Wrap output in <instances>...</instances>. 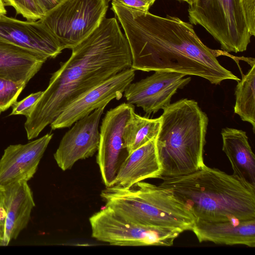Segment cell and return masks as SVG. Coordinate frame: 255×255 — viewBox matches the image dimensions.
Wrapping results in <instances>:
<instances>
[{"instance_id":"6da1fadb","label":"cell","mask_w":255,"mask_h":255,"mask_svg":"<svg viewBox=\"0 0 255 255\" xmlns=\"http://www.w3.org/2000/svg\"><path fill=\"white\" fill-rule=\"evenodd\" d=\"M111 9L121 23L131 55V68L165 71L204 78L220 85L240 79L220 64L218 53L205 45L193 25L176 16H160L113 1Z\"/></svg>"},{"instance_id":"7a4b0ae2","label":"cell","mask_w":255,"mask_h":255,"mask_svg":"<svg viewBox=\"0 0 255 255\" xmlns=\"http://www.w3.org/2000/svg\"><path fill=\"white\" fill-rule=\"evenodd\" d=\"M128 41L116 18L104 17L99 26L72 49L60 63L24 124L27 139L37 137L71 102L107 79L130 68Z\"/></svg>"},{"instance_id":"3957f363","label":"cell","mask_w":255,"mask_h":255,"mask_svg":"<svg viewBox=\"0 0 255 255\" xmlns=\"http://www.w3.org/2000/svg\"><path fill=\"white\" fill-rule=\"evenodd\" d=\"M169 190L196 219L220 222L255 220V186L206 165L190 174L161 176Z\"/></svg>"},{"instance_id":"277c9868","label":"cell","mask_w":255,"mask_h":255,"mask_svg":"<svg viewBox=\"0 0 255 255\" xmlns=\"http://www.w3.org/2000/svg\"><path fill=\"white\" fill-rule=\"evenodd\" d=\"M155 138L162 176L175 177L202 168L208 118L193 100L183 99L163 110Z\"/></svg>"},{"instance_id":"5b68a950","label":"cell","mask_w":255,"mask_h":255,"mask_svg":"<svg viewBox=\"0 0 255 255\" xmlns=\"http://www.w3.org/2000/svg\"><path fill=\"white\" fill-rule=\"evenodd\" d=\"M101 197L120 216L147 226L191 230L195 218L168 189L140 181L128 188L106 187Z\"/></svg>"},{"instance_id":"8992f818","label":"cell","mask_w":255,"mask_h":255,"mask_svg":"<svg viewBox=\"0 0 255 255\" xmlns=\"http://www.w3.org/2000/svg\"><path fill=\"white\" fill-rule=\"evenodd\" d=\"M189 22L202 26L226 52L245 51L250 34L240 0H192Z\"/></svg>"},{"instance_id":"52a82bcc","label":"cell","mask_w":255,"mask_h":255,"mask_svg":"<svg viewBox=\"0 0 255 255\" xmlns=\"http://www.w3.org/2000/svg\"><path fill=\"white\" fill-rule=\"evenodd\" d=\"M108 8L106 0H61L40 20L63 50L72 49L99 26Z\"/></svg>"},{"instance_id":"ba28073f","label":"cell","mask_w":255,"mask_h":255,"mask_svg":"<svg viewBox=\"0 0 255 255\" xmlns=\"http://www.w3.org/2000/svg\"><path fill=\"white\" fill-rule=\"evenodd\" d=\"M92 237L120 246H171L183 232L178 229L139 224L120 216L108 206L90 218Z\"/></svg>"},{"instance_id":"9c48e42d","label":"cell","mask_w":255,"mask_h":255,"mask_svg":"<svg viewBox=\"0 0 255 255\" xmlns=\"http://www.w3.org/2000/svg\"><path fill=\"white\" fill-rule=\"evenodd\" d=\"M134 111V105L124 103L107 111L102 120L96 161L106 187L112 186L121 161L128 155L123 133L125 126Z\"/></svg>"},{"instance_id":"30bf717a","label":"cell","mask_w":255,"mask_h":255,"mask_svg":"<svg viewBox=\"0 0 255 255\" xmlns=\"http://www.w3.org/2000/svg\"><path fill=\"white\" fill-rule=\"evenodd\" d=\"M135 70H123L87 91L68 105L50 124L52 130L70 127L92 111L105 108L113 99L120 100L133 80Z\"/></svg>"},{"instance_id":"8fae6325","label":"cell","mask_w":255,"mask_h":255,"mask_svg":"<svg viewBox=\"0 0 255 255\" xmlns=\"http://www.w3.org/2000/svg\"><path fill=\"white\" fill-rule=\"evenodd\" d=\"M186 75L172 72L154 71L149 76L129 84L124 92L127 103L140 107L147 114H155L170 104L172 96L191 81Z\"/></svg>"},{"instance_id":"7c38bea8","label":"cell","mask_w":255,"mask_h":255,"mask_svg":"<svg viewBox=\"0 0 255 255\" xmlns=\"http://www.w3.org/2000/svg\"><path fill=\"white\" fill-rule=\"evenodd\" d=\"M104 109H97L79 120L65 133L53 155L62 170L71 169L77 161L91 157L98 151L99 125Z\"/></svg>"},{"instance_id":"4fadbf2b","label":"cell","mask_w":255,"mask_h":255,"mask_svg":"<svg viewBox=\"0 0 255 255\" xmlns=\"http://www.w3.org/2000/svg\"><path fill=\"white\" fill-rule=\"evenodd\" d=\"M0 37L47 59L55 58L63 50L59 41L40 19L22 21L0 15Z\"/></svg>"},{"instance_id":"5bb4252c","label":"cell","mask_w":255,"mask_h":255,"mask_svg":"<svg viewBox=\"0 0 255 255\" xmlns=\"http://www.w3.org/2000/svg\"><path fill=\"white\" fill-rule=\"evenodd\" d=\"M53 135L48 133L26 144L7 146L0 159V184L5 186L30 180Z\"/></svg>"},{"instance_id":"9a60e30c","label":"cell","mask_w":255,"mask_h":255,"mask_svg":"<svg viewBox=\"0 0 255 255\" xmlns=\"http://www.w3.org/2000/svg\"><path fill=\"white\" fill-rule=\"evenodd\" d=\"M3 186L6 212L3 244L7 246L27 227L35 203L27 182L18 181Z\"/></svg>"},{"instance_id":"2e32d148","label":"cell","mask_w":255,"mask_h":255,"mask_svg":"<svg viewBox=\"0 0 255 255\" xmlns=\"http://www.w3.org/2000/svg\"><path fill=\"white\" fill-rule=\"evenodd\" d=\"M191 231L200 243L255 247V220L211 222L196 219Z\"/></svg>"},{"instance_id":"e0dca14e","label":"cell","mask_w":255,"mask_h":255,"mask_svg":"<svg viewBox=\"0 0 255 255\" xmlns=\"http://www.w3.org/2000/svg\"><path fill=\"white\" fill-rule=\"evenodd\" d=\"M155 139L128 155L121 163L112 186L128 188L147 178H161L162 167L157 157Z\"/></svg>"},{"instance_id":"ac0fdd59","label":"cell","mask_w":255,"mask_h":255,"mask_svg":"<svg viewBox=\"0 0 255 255\" xmlns=\"http://www.w3.org/2000/svg\"><path fill=\"white\" fill-rule=\"evenodd\" d=\"M47 60L0 37V78L27 84Z\"/></svg>"},{"instance_id":"d6986e66","label":"cell","mask_w":255,"mask_h":255,"mask_svg":"<svg viewBox=\"0 0 255 255\" xmlns=\"http://www.w3.org/2000/svg\"><path fill=\"white\" fill-rule=\"evenodd\" d=\"M221 133L222 150L231 164L233 174L255 186V154L246 132L241 129L225 128Z\"/></svg>"},{"instance_id":"ffe728a7","label":"cell","mask_w":255,"mask_h":255,"mask_svg":"<svg viewBox=\"0 0 255 255\" xmlns=\"http://www.w3.org/2000/svg\"><path fill=\"white\" fill-rule=\"evenodd\" d=\"M161 118L141 117L133 111L124 130L123 139L128 154L155 139L158 133Z\"/></svg>"},{"instance_id":"44dd1931","label":"cell","mask_w":255,"mask_h":255,"mask_svg":"<svg viewBox=\"0 0 255 255\" xmlns=\"http://www.w3.org/2000/svg\"><path fill=\"white\" fill-rule=\"evenodd\" d=\"M247 62L252 66L249 71L238 82L235 89L236 103L234 113L243 121L251 124L255 132V61L249 58Z\"/></svg>"},{"instance_id":"7402d4cb","label":"cell","mask_w":255,"mask_h":255,"mask_svg":"<svg viewBox=\"0 0 255 255\" xmlns=\"http://www.w3.org/2000/svg\"><path fill=\"white\" fill-rule=\"evenodd\" d=\"M26 85L0 78V114L17 101Z\"/></svg>"},{"instance_id":"603a6c76","label":"cell","mask_w":255,"mask_h":255,"mask_svg":"<svg viewBox=\"0 0 255 255\" xmlns=\"http://www.w3.org/2000/svg\"><path fill=\"white\" fill-rule=\"evenodd\" d=\"M4 5L12 6L17 14L28 20H37L45 15L34 0H1Z\"/></svg>"},{"instance_id":"cb8c5ba5","label":"cell","mask_w":255,"mask_h":255,"mask_svg":"<svg viewBox=\"0 0 255 255\" xmlns=\"http://www.w3.org/2000/svg\"><path fill=\"white\" fill-rule=\"evenodd\" d=\"M43 91L31 93L12 106V110L9 116L23 115L27 118L32 112L35 104L41 96Z\"/></svg>"},{"instance_id":"d4e9b609","label":"cell","mask_w":255,"mask_h":255,"mask_svg":"<svg viewBox=\"0 0 255 255\" xmlns=\"http://www.w3.org/2000/svg\"><path fill=\"white\" fill-rule=\"evenodd\" d=\"M247 26L252 36L255 35V0H240Z\"/></svg>"},{"instance_id":"484cf974","label":"cell","mask_w":255,"mask_h":255,"mask_svg":"<svg viewBox=\"0 0 255 255\" xmlns=\"http://www.w3.org/2000/svg\"><path fill=\"white\" fill-rule=\"evenodd\" d=\"M127 7L136 10L148 12L155 1L150 0H112Z\"/></svg>"},{"instance_id":"4316f807","label":"cell","mask_w":255,"mask_h":255,"mask_svg":"<svg viewBox=\"0 0 255 255\" xmlns=\"http://www.w3.org/2000/svg\"><path fill=\"white\" fill-rule=\"evenodd\" d=\"M6 216L4 204V188L0 184V235L3 238V226Z\"/></svg>"},{"instance_id":"83f0119b","label":"cell","mask_w":255,"mask_h":255,"mask_svg":"<svg viewBox=\"0 0 255 255\" xmlns=\"http://www.w3.org/2000/svg\"><path fill=\"white\" fill-rule=\"evenodd\" d=\"M61 0H34L37 5L45 14L56 5Z\"/></svg>"},{"instance_id":"f1b7e54d","label":"cell","mask_w":255,"mask_h":255,"mask_svg":"<svg viewBox=\"0 0 255 255\" xmlns=\"http://www.w3.org/2000/svg\"><path fill=\"white\" fill-rule=\"evenodd\" d=\"M6 13V10L5 8V6L4 5L1 0H0V15H5Z\"/></svg>"},{"instance_id":"f546056e","label":"cell","mask_w":255,"mask_h":255,"mask_svg":"<svg viewBox=\"0 0 255 255\" xmlns=\"http://www.w3.org/2000/svg\"><path fill=\"white\" fill-rule=\"evenodd\" d=\"M177 0L185 1L187 3H188V4H189L192 1V0Z\"/></svg>"},{"instance_id":"4dcf8cb0","label":"cell","mask_w":255,"mask_h":255,"mask_svg":"<svg viewBox=\"0 0 255 255\" xmlns=\"http://www.w3.org/2000/svg\"><path fill=\"white\" fill-rule=\"evenodd\" d=\"M0 242H1L3 244V238L0 235Z\"/></svg>"},{"instance_id":"1f68e13d","label":"cell","mask_w":255,"mask_h":255,"mask_svg":"<svg viewBox=\"0 0 255 255\" xmlns=\"http://www.w3.org/2000/svg\"><path fill=\"white\" fill-rule=\"evenodd\" d=\"M108 2H109V1L110 0H106ZM153 0L154 1H155L156 0Z\"/></svg>"},{"instance_id":"d6a6232c","label":"cell","mask_w":255,"mask_h":255,"mask_svg":"<svg viewBox=\"0 0 255 255\" xmlns=\"http://www.w3.org/2000/svg\"><path fill=\"white\" fill-rule=\"evenodd\" d=\"M0 246H3L2 243L0 242Z\"/></svg>"}]
</instances>
